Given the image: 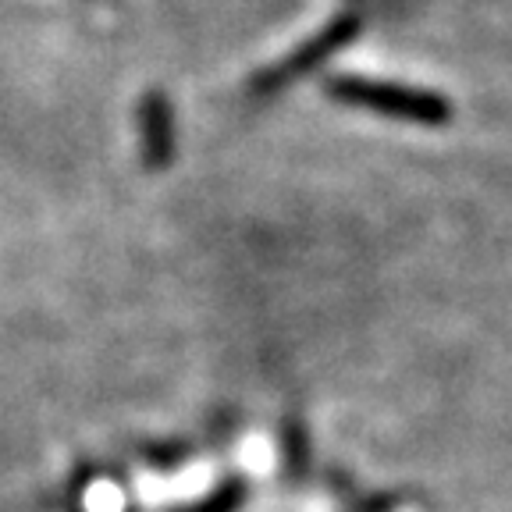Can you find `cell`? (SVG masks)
Segmentation results:
<instances>
[{
  "instance_id": "1",
  "label": "cell",
  "mask_w": 512,
  "mask_h": 512,
  "mask_svg": "<svg viewBox=\"0 0 512 512\" xmlns=\"http://www.w3.org/2000/svg\"><path fill=\"white\" fill-rule=\"evenodd\" d=\"M331 96L345 104L370 107V111L392 114V118L420 121V125H441L448 121V104L441 96L424 93V89L392 86V82H367V79H335Z\"/></svg>"
}]
</instances>
